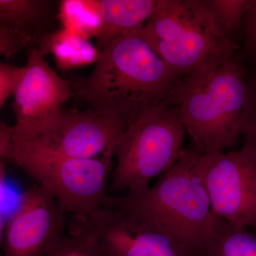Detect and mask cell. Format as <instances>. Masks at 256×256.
<instances>
[{
    "label": "cell",
    "instance_id": "cell-1",
    "mask_svg": "<svg viewBox=\"0 0 256 256\" xmlns=\"http://www.w3.org/2000/svg\"><path fill=\"white\" fill-rule=\"evenodd\" d=\"M142 28L111 42L88 76L69 80L76 100L127 126L146 109L166 100L176 84L143 36Z\"/></svg>",
    "mask_w": 256,
    "mask_h": 256
},
{
    "label": "cell",
    "instance_id": "cell-2",
    "mask_svg": "<svg viewBox=\"0 0 256 256\" xmlns=\"http://www.w3.org/2000/svg\"><path fill=\"white\" fill-rule=\"evenodd\" d=\"M246 68L232 58L178 80L166 100L174 106L198 152L236 146L247 94Z\"/></svg>",
    "mask_w": 256,
    "mask_h": 256
},
{
    "label": "cell",
    "instance_id": "cell-3",
    "mask_svg": "<svg viewBox=\"0 0 256 256\" xmlns=\"http://www.w3.org/2000/svg\"><path fill=\"white\" fill-rule=\"evenodd\" d=\"M107 204L134 212L154 224L195 256H204L216 217L194 163L192 148H184L171 169L137 194L109 196Z\"/></svg>",
    "mask_w": 256,
    "mask_h": 256
},
{
    "label": "cell",
    "instance_id": "cell-4",
    "mask_svg": "<svg viewBox=\"0 0 256 256\" xmlns=\"http://www.w3.org/2000/svg\"><path fill=\"white\" fill-rule=\"evenodd\" d=\"M142 30L176 82L203 67L232 58L238 48L208 0H158Z\"/></svg>",
    "mask_w": 256,
    "mask_h": 256
},
{
    "label": "cell",
    "instance_id": "cell-5",
    "mask_svg": "<svg viewBox=\"0 0 256 256\" xmlns=\"http://www.w3.org/2000/svg\"><path fill=\"white\" fill-rule=\"evenodd\" d=\"M186 131L178 110L165 100L141 112L116 144L117 162L110 176L114 192L137 194L181 156Z\"/></svg>",
    "mask_w": 256,
    "mask_h": 256
},
{
    "label": "cell",
    "instance_id": "cell-6",
    "mask_svg": "<svg viewBox=\"0 0 256 256\" xmlns=\"http://www.w3.org/2000/svg\"><path fill=\"white\" fill-rule=\"evenodd\" d=\"M8 162L46 190L66 214L85 216L105 206L110 194L111 159H78L12 142Z\"/></svg>",
    "mask_w": 256,
    "mask_h": 256
},
{
    "label": "cell",
    "instance_id": "cell-7",
    "mask_svg": "<svg viewBox=\"0 0 256 256\" xmlns=\"http://www.w3.org/2000/svg\"><path fill=\"white\" fill-rule=\"evenodd\" d=\"M69 234L87 238L98 256H195L146 218L110 204L72 216Z\"/></svg>",
    "mask_w": 256,
    "mask_h": 256
},
{
    "label": "cell",
    "instance_id": "cell-8",
    "mask_svg": "<svg viewBox=\"0 0 256 256\" xmlns=\"http://www.w3.org/2000/svg\"><path fill=\"white\" fill-rule=\"evenodd\" d=\"M191 148L213 214L244 228H256V163L240 152L202 154Z\"/></svg>",
    "mask_w": 256,
    "mask_h": 256
},
{
    "label": "cell",
    "instance_id": "cell-9",
    "mask_svg": "<svg viewBox=\"0 0 256 256\" xmlns=\"http://www.w3.org/2000/svg\"><path fill=\"white\" fill-rule=\"evenodd\" d=\"M127 127L92 110L60 109L34 137L13 140L68 158L111 159Z\"/></svg>",
    "mask_w": 256,
    "mask_h": 256
},
{
    "label": "cell",
    "instance_id": "cell-10",
    "mask_svg": "<svg viewBox=\"0 0 256 256\" xmlns=\"http://www.w3.org/2000/svg\"><path fill=\"white\" fill-rule=\"evenodd\" d=\"M66 214L46 190L28 188L1 234L3 256H46L64 236Z\"/></svg>",
    "mask_w": 256,
    "mask_h": 256
},
{
    "label": "cell",
    "instance_id": "cell-11",
    "mask_svg": "<svg viewBox=\"0 0 256 256\" xmlns=\"http://www.w3.org/2000/svg\"><path fill=\"white\" fill-rule=\"evenodd\" d=\"M26 66L28 72L12 104L16 117L13 137L18 140L34 137L60 106L74 98L69 80L50 66L38 47L28 48Z\"/></svg>",
    "mask_w": 256,
    "mask_h": 256
},
{
    "label": "cell",
    "instance_id": "cell-12",
    "mask_svg": "<svg viewBox=\"0 0 256 256\" xmlns=\"http://www.w3.org/2000/svg\"><path fill=\"white\" fill-rule=\"evenodd\" d=\"M102 28L96 38L100 52L116 38L140 30L150 18L158 0H98Z\"/></svg>",
    "mask_w": 256,
    "mask_h": 256
},
{
    "label": "cell",
    "instance_id": "cell-13",
    "mask_svg": "<svg viewBox=\"0 0 256 256\" xmlns=\"http://www.w3.org/2000/svg\"><path fill=\"white\" fill-rule=\"evenodd\" d=\"M58 4L50 0H0V26L31 38L34 43L58 20Z\"/></svg>",
    "mask_w": 256,
    "mask_h": 256
},
{
    "label": "cell",
    "instance_id": "cell-14",
    "mask_svg": "<svg viewBox=\"0 0 256 256\" xmlns=\"http://www.w3.org/2000/svg\"><path fill=\"white\" fill-rule=\"evenodd\" d=\"M36 44L44 56L52 54L58 68L64 70L96 64L100 56L88 40L62 28L43 35Z\"/></svg>",
    "mask_w": 256,
    "mask_h": 256
},
{
    "label": "cell",
    "instance_id": "cell-15",
    "mask_svg": "<svg viewBox=\"0 0 256 256\" xmlns=\"http://www.w3.org/2000/svg\"><path fill=\"white\" fill-rule=\"evenodd\" d=\"M204 256H256V235L216 217Z\"/></svg>",
    "mask_w": 256,
    "mask_h": 256
},
{
    "label": "cell",
    "instance_id": "cell-16",
    "mask_svg": "<svg viewBox=\"0 0 256 256\" xmlns=\"http://www.w3.org/2000/svg\"><path fill=\"white\" fill-rule=\"evenodd\" d=\"M62 28L86 40L97 38L102 28L98 0H63L58 4Z\"/></svg>",
    "mask_w": 256,
    "mask_h": 256
},
{
    "label": "cell",
    "instance_id": "cell-17",
    "mask_svg": "<svg viewBox=\"0 0 256 256\" xmlns=\"http://www.w3.org/2000/svg\"><path fill=\"white\" fill-rule=\"evenodd\" d=\"M239 134L242 137L240 152L256 164V72L247 74V94Z\"/></svg>",
    "mask_w": 256,
    "mask_h": 256
},
{
    "label": "cell",
    "instance_id": "cell-18",
    "mask_svg": "<svg viewBox=\"0 0 256 256\" xmlns=\"http://www.w3.org/2000/svg\"><path fill=\"white\" fill-rule=\"evenodd\" d=\"M208 2L232 40L244 24L250 0H208Z\"/></svg>",
    "mask_w": 256,
    "mask_h": 256
},
{
    "label": "cell",
    "instance_id": "cell-19",
    "mask_svg": "<svg viewBox=\"0 0 256 256\" xmlns=\"http://www.w3.org/2000/svg\"><path fill=\"white\" fill-rule=\"evenodd\" d=\"M46 256H98L94 246L78 234L63 236L50 248Z\"/></svg>",
    "mask_w": 256,
    "mask_h": 256
},
{
    "label": "cell",
    "instance_id": "cell-20",
    "mask_svg": "<svg viewBox=\"0 0 256 256\" xmlns=\"http://www.w3.org/2000/svg\"><path fill=\"white\" fill-rule=\"evenodd\" d=\"M28 72V66L0 64V108L12 96H14Z\"/></svg>",
    "mask_w": 256,
    "mask_h": 256
},
{
    "label": "cell",
    "instance_id": "cell-21",
    "mask_svg": "<svg viewBox=\"0 0 256 256\" xmlns=\"http://www.w3.org/2000/svg\"><path fill=\"white\" fill-rule=\"evenodd\" d=\"M31 38L4 26H0V54L11 60L18 52L33 44Z\"/></svg>",
    "mask_w": 256,
    "mask_h": 256
},
{
    "label": "cell",
    "instance_id": "cell-22",
    "mask_svg": "<svg viewBox=\"0 0 256 256\" xmlns=\"http://www.w3.org/2000/svg\"><path fill=\"white\" fill-rule=\"evenodd\" d=\"M244 26L248 50L256 56V0H250L244 18Z\"/></svg>",
    "mask_w": 256,
    "mask_h": 256
},
{
    "label": "cell",
    "instance_id": "cell-23",
    "mask_svg": "<svg viewBox=\"0 0 256 256\" xmlns=\"http://www.w3.org/2000/svg\"><path fill=\"white\" fill-rule=\"evenodd\" d=\"M14 136V126L0 122V156L1 160L8 161Z\"/></svg>",
    "mask_w": 256,
    "mask_h": 256
},
{
    "label": "cell",
    "instance_id": "cell-24",
    "mask_svg": "<svg viewBox=\"0 0 256 256\" xmlns=\"http://www.w3.org/2000/svg\"><path fill=\"white\" fill-rule=\"evenodd\" d=\"M252 232H254V233L256 235V228H252Z\"/></svg>",
    "mask_w": 256,
    "mask_h": 256
}]
</instances>
